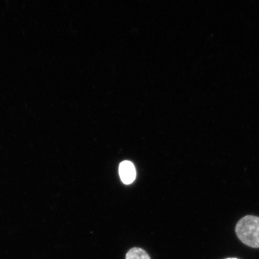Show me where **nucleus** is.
I'll return each mask as SVG.
<instances>
[{
    "label": "nucleus",
    "mask_w": 259,
    "mask_h": 259,
    "mask_svg": "<svg viewBox=\"0 0 259 259\" xmlns=\"http://www.w3.org/2000/svg\"><path fill=\"white\" fill-rule=\"evenodd\" d=\"M238 239L250 248H259V217L246 215L236 226Z\"/></svg>",
    "instance_id": "obj_1"
},
{
    "label": "nucleus",
    "mask_w": 259,
    "mask_h": 259,
    "mask_svg": "<svg viewBox=\"0 0 259 259\" xmlns=\"http://www.w3.org/2000/svg\"><path fill=\"white\" fill-rule=\"evenodd\" d=\"M119 174L121 180L125 185H131L134 182L136 177V168L131 161H125L120 163Z\"/></svg>",
    "instance_id": "obj_2"
},
{
    "label": "nucleus",
    "mask_w": 259,
    "mask_h": 259,
    "mask_svg": "<svg viewBox=\"0 0 259 259\" xmlns=\"http://www.w3.org/2000/svg\"><path fill=\"white\" fill-rule=\"evenodd\" d=\"M125 259H151L149 255L144 249L140 248H133L127 252Z\"/></svg>",
    "instance_id": "obj_3"
},
{
    "label": "nucleus",
    "mask_w": 259,
    "mask_h": 259,
    "mask_svg": "<svg viewBox=\"0 0 259 259\" xmlns=\"http://www.w3.org/2000/svg\"><path fill=\"white\" fill-rule=\"evenodd\" d=\"M225 259H239V258H225Z\"/></svg>",
    "instance_id": "obj_4"
}]
</instances>
